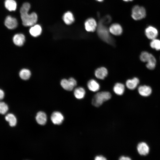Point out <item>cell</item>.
<instances>
[{"label": "cell", "mask_w": 160, "mask_h": 160, "mask_svg": "<svg viewBox=\"0 0 160 160\" xmlns=\"http://www.w3.org/2000/svg\"><path fill=\"white\" fill-rule=\"evenodd\" d=\"M111 20V17L109 15H107L101 18L97 27V32L99 37L103 41L108 44H113L114 41L109 33V30L107 27Z\"/></svg>", "instance_id": "obj_1"}, {"label": "cell", "mask_w": 160, "mask_h": 160, "mask_svg": "<svg viewBox=\"0 0 160 160\" xmlns=\"http://www.w3.org/2000/svg\"><path fill=\"white\" fill-rule=\"evenodd\" d=\"M30 7V4L26 2L23 4L20 9V16L22 23L25 26L34 25L37 20V16L35 13L32 12L30 14H28Z\"/></svg>", "instance_id": "obj_2"}, {"label": "cell", "mask_w": 160, "mask_h": 160, "mask_svg": "<svg viewBox=\"0 0 160 160\" xmlns=\"http://www.w3.org/2000/svg\"><path fill=\"white\" fill-rule=\"evenodd\" d=\"M111 93L106 91H102L96 93L94 96L92 100V104L96 107L101 105L103 103L111 98Z\"/></svg>", "instance_id": "obj_3"}, {"label": "cell", "mask_w": 160, "mask_h": 160, "mask_svg": "<svg viewBox=\"0 0 160 160\" xmlns=\"http://www.w3.org/2000/svg\"><path fill=\"white\" fill-rule=\"evenodd\" d=\"M132 17L135 20H139L145 17L146 16V11L142 7L138 5L134 6L132 9Z\"/></svg>", "instance_id": "obj_4"}, {"label": "cell", "mask_w": 160, "mask_h": 160, "mask_svg": "<svg viewBox=\"0 0 160 160\" xmlns=\"http://www.w3.org/2000/svg\"><path fill=\"white\" fill-rule=\"evenodd\" d=\"M85 28L88 32H94L97 27V23L95 20L92 18L87 19L84 23Z\"/></svg>", "instance_id": "obj_5"}, {"label": "cell", "mask_w": 160, "mask_h": 160, "mask_svg": "<svg viewBox=\"0 0 160 160\" xmlns=\"http://www.w3.org/2000/svg\"><path fill=\"white\" fill-rule=\"evenodd\" d=\"M145 33L146 37L152 40L156 39L158 35V31L155 28L149 26L145 29Z\"/></svg>", "instance_id": "obj_6"}, {"label": "cell", "mask_w": 160, "mask_h": 160, "mask_svg": "<svg viewBox=\"0 0 160 160\" xmlns=\"http://www.w3.org/2000/svg\"><path fill=\"white\" fill-rule=\"evenodd\" d=\"M51 119L54 124L60 125L62 123L64 120V117L61 113L55 111L52 114Z\"/></svg>", "instance_id": "obj_7"}, {"label": "cell", "mask_w": 160, "mask_h": 160, "mask_svg": "<svg viewBox=\"0 0 160 160\" xmlns=\"http://www.w3.org/2000/svg\"><path fill=\"white\" fill-rule=\"evenodd\" d=\"M4 24L8 28L13 29L17 26V22L16 18L8 16L5 19Z\"/></svg>", "instance_id": "obj_8"}, {"label": "cell", "mask_w": 160, "mask_h": 160, "mask_svg": "<svg viewBox=\"0 0 160 160\" xmlns=\"http://www.w3.org/2000/svg\"><path fill=\"white\" fill-rule=\"evenodd\" d=\"M109 30L110 33L116 36L120 35L122 32V27L120 25L116 23L112 24L109 28Z\"/></svg>", "instance_id": "obj_9"}, {"label": "cell", "mask_w": 160, "mask_h": 160, "mask_svg": "<svg viewBox=\"0 0 160 160\" xmlns=\"http://www.w3.org/2000/svg\"><path fill=\"white\" fill-rule=\"evenodd\" d=\"M140 94L144 97L150 95L152 92V89L149 86L144 85L140 86L138 89Z\"/></svg>", "instance_id": "obj_10"}, {"label": "cell", "mask_w": 160, "mask_h": 160, "mask_svg": "<svg viewBox=\"0 0 160 160\" xmlns=\"http://www.w3.org/2000/svg\"><path fill=\"white\" fill-rule=\"evenodd\" d=\"M108 74L107 69L104 67L98 68L95 70V73L96 78L100 79H103L107 76Z\"/></svg>", "instance_id": "obj_11"}, {"label": "cell", "mask_w": 160, "mask_h": 160, "mask_svg": "<svg viewBox=\"0 0 160 160\" xmlns=\"http://www.w3.org/2000/svg\"><path fill=\"white\" fill-rule=\"evenodd\" d=\"M13 41L15 45L18 46H21L23 44L25 41V36L22 34H16L13 37Z\"/></svg>", "instance_id": "obj_12"}, {"label": "cell", "mask_w": 160, "mask_h": 160, "mask_svg": "<svg viewBox=\"0 0 160 160\" xmlns=\"http://www.w3.org/2000/svg\"><path fill=\"white\" fill-rule=\"evenodd\" d=\"M137 150L140 155L145 156L148 153L149 148L146 143L141 142L138 145Z\"/></svg>", "instance_id": "obj_13"}, {"label": "cell", "mask_w": 160, "mask_h": 160, "mask_svg": "<svg viewBox=\"0 0 160 160\" xmlns=\"http://www.w3.org/2000/svg\"><path fill=\"white\" fill-rule=\"evenodd\" d=\"M36 119L38 124L41 125H44L47 122V115L44 112L39 111L36 114Z\"/></svg>", "instance_id": "obj_14"}, {"label": "cell", "mask_w": 160, "mask_h": 160, "mask_svg": "<svg viewBox=\"0 0 160 160\" xmlns=\"http://www.w3.org/2000/svg\"><path fill=\"white\" fill-rule=\"evenodd\" d=\"M139 83V79L137 77H134L132 79L127 80L126 84L128 88L130 89H135Z\"/></svg>", "instance_id": "obj_15"}, {"label": "cell", "mask_w": 160, "mask_h": 160, "mask_svg": "<svg viewBox=\"0 0 160 160\" xmlns=\"http://www.w3.org/2000/svg\"><path fill=\"white\" fill-rule=\"evenodd\" d=\"M87 86L89 90L93 92L98 91L100 88L99 83L93 79H91L88 81Z\"/></svg>", "instance_id": "obj_16"}, {"label": "cell", "mask_w": 160, "mask_h": 160, "mask_svg": "<svg viewBox=\"0 0 160 160\" xmlns=\"http://www.w3.org/2000/svg\"><path fill=\"white\" fill-rule=\"evenodd\" d=\"M41 27L39 25H33L29 30L30 34L33 37L39 36L41 34Z\"/></svg>", "instance_id": "obj_17"}, {"label": "cell", "mask_w": 160, "mask_h": 160, "mask_svg": "<svg viewBox=\"0 0 160 160\" xmlns=\"http://www.w3.org/2000/svg\"><path fill=\"white\" fill-rule=\"evenodd\" d=\"M63 19L65 23L67 25L71 24L74 21V18L72 13L69 11L64 14Z\"/></svg>", "instance_id": "obj_18"}, {"label": "cell", "mask_w": 160, "mask_h": 160, "mask_svg": "<svg viewBox=\"0 0 160 160\" xmlns=\"http://www.w3.org/2000/svg\"><path fill=\"white\" fill-rule=\"evenodd\" d=\"M146 65V67L150 70H153L156 67V60L155 57L150 53L149 59Z\"/></svg>", "instance_id": "obj_19"}, {"label": "cell", "mask_w": 160, "mask_h": 160, "mask_svg": "<svg viewBox=\"0 0 160 160\" xmlns=\"http://www.w3.org/2000/svg\"><path fill=\"white\" fill-rule=\"evenodd\" d=\"M4 5L6 8L10 11H15L17 8V3L14 0H6Z\"/></svg>", "instance_id": "obj_20"}, {"label": "cell", "mask_w": 160, "mask_h": 160, "mask_svg": "<svg viewBox=\"0 0 160 160\" xmlns=\"http://www.w3.org/2000/svg\"><path fill=\"white\" fill-rule=\"evenodd\" d=\"M125 90L124 85L121 83H116L113 88L114 92L118 95H121L124 93Z\"/></svg>", "instance_id": "obj_21"}, {"label": "cell", "mask_w": 160, "mask_h": 160, "mask_svg": "<svg viewBox=\"0 0 160 160\" xmlns=\"http://www.w3.org/2000/svg\"><path fill=\"white\" fill-rule=\"evenodd\" d=\"M85 94V89L82 87H79L75 89L74 91V95L77 99H80L83 98Z\"/></svg>", "instance_id": "obj_22"}, {"label": "cell", "mask_w": 160, "mask_h": 160, "mask_svg": "<svg viewBox=\"0 0 160 160\" xmlns=\"http://www.w3.org/2000/svg\"><path fill=\"white\" fill-rule=\"evenodd\" d=\"M6 121L9 122V125L11 127H14L16 125L17 122L16 117L12 113H9L5 117Z\"/></svg>", "instance_id": "obj_23"}, {"label": "cell", "mask_w": 160, "mask_h": 160, "mask_svg": "<svg viewBox=\"0 0 160 160\" xmlns=\"http://www.w3.org/2000/svg\"><path fill=\"white\" fill-rule=\"evenodd\" d=\"M60 84L64 89L68 91H71L74 88L68 79H62L60 82Z\"/></svg>", "instance_id": "obj_24"}, {"label": "cell", "mask_w": 160, "mask_h": 160, "mask_svg": "<svg viewBox=\"0 0 160 160\" xmlns=\"http://www.w3.org/2000/svg\"><path fill=\"white\" fill-rule=\"evenodd\" d=\"M19 75L22 79L27 80L31 76L30 71L27 69H23L19 72Z\"/></svg>", "instance_id": "obj_25"}, {"label": "cell", "mask_w": 160, "mask_h": 160, "mask_svg": "<svg viewBox=\"0 0 160 160\" xmlns=\"http://www.w3.org/2000/svg\"><path fill=\"white\" fill-rule=\"evenodd\" d=\"M151 47L156 50H160V40L156 39L152 40L150 43Z\"/></svg>", "instance_id": "obj_26"}, {"label": "cell", "mask_w": 160, "mask_h": 160, "mask_svg": "<svg viewBox=\"0 0 160 160\" xmlns=\"http://www.w3.org/2000/svg\"><path fill=\"white\" fill-rule=\"evenodd\" d=\"M150 53L146 51L142 52L140 55V59L143 62H147L150 56Z\"/></svg>", "instance_id": "obj_27"}, {"label": "cell", "mask_w": 160, "mask_h": 160, "mask_svg": "<svg viewBox=\"0 0 160 160\" xmlns=\"http://www.w3.org/2000/svg\"><path fill=\"white\" fill-rule=\"evenodd\" d=\"M8 110V107L7 105L4 102H0V114H5Z\"/></svg>", "instance_id": "obj_28"}, {"label": "cell", "mask_w": 160, "mask_h": 160, "mask_svg": "<svg viewBox=\"0 0 160 160\" xmlns=\"http://www.w3.org/2000/svg\"><path fill=\"white\" fill-rule=\"evenodd\" d=\"M68 80L74 87L76 86L77 85V82L76 80L74 78H69Z\"/></svg>", "instance_id": "obj_29"}, {"label": "cell", "mask_w": 160, "mask_h": 160, "mask_svg": "<svg viewBox=\"0 0 160 160\" xmlns=\"http://www.w3.org/2000/svg\"><path fill=\"white\" fill-rule=\"evenodd\" d=\"M95 160H105L106 158L102 156H97L95 158Z\"/></svg>", "instance_id": "obj_30"}, {"label": "cell", "mask_w": 160, "mask_h": 160, "mask_svg": "<svg viewBox=\"0 0 160 160\" xmlns=\"http://www.w3.org/2000/svg\"><path fill=\"white\" fill-rule=\"evenodd\" d=\"M4 96V92L1 89H0V100H2Z\"/></svg>", "instance_id": "obj_31"}, {"label": "cell", "mask_w": 160, "mask_h": 160, "mask_svg": "<svg viewBox=\"0 0 160 160\" xmlns=\"http://www.w3.org/2000/svg\"><path fill=\"white\" fill-rule=\"evenodd\" d=\"M120 160H130L131 159L129 157L124 156H121L119 159Z\"/></svg>", "instance_id": "obj_32"}, {"label": "cell", "mask_w": 160, "mask_h": 160, "mask_svg": "<svg viewBox=\"0 0 160 160\" xmlns=\"http://www.w3.org/2000/svg\"><path fill=\"white\" fill-rule=\"evenodd\" d=\"M124 1H132L133 0H123Z\"/></svg>", "instance_id": "obj_33"}, {"label": "cell", "mask_w": 160, "mask_h": 160, "mask_svg": "<svg viewBox=\"0 0 160 160\" xmlns=\"http://www.w3.org/2000/svg\"><path fill=\"white\" fill-rule=\"evenodd\" d=\"M96 0L99 2H102L103 1V0Z\"/></svg>", "instance_id": "obj_34"}]
</instances>
